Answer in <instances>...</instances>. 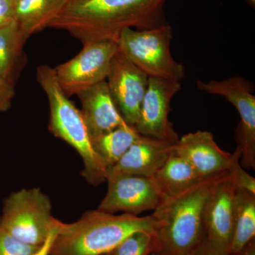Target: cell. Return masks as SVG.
Returning a JSON list of instances; mask_svg holds the SVG:
<instances>
[{"mask_svg":"<svg viewBox=\"0 0 255 255\" xmlns=\"http://www.w3.org/2000/svg\"><path fill=\"white\" fill-rule=\"evenodd\" d=\"M166 0H68L49 28L63 30L82 44L102 41L118 43L124 30L159 27L168 23Z\"/></svg>","mask_w":255,"mask_h":255,"instance_id":"cell-1","label":"cell"},{"mask_svg":"<svg viewBox=\"0 0 255 255\" xmlns=\"http://www.w3.org/2000/svg\"><path fill=\"white\" fill-rule=\"evenodd\" d=\"M225 173L205 178L187 190L167 196L154 210L150 255H188L205 239L204 204L215 182Z\"/></svg>","mask_w":255,"mask_h":255,"instance_id":"cell-2","label":"cell"},{"mask_svg":"<svg viewBox=\"0 0 255 255\" xmlns=\"http://www.w3.org/2000/svg\"><path fill=\"white\" fill-rule=\"evenodd\" d=\"M155 221L147 216H116L100 210L88 211L73 223L59 221L50 255H104L133 233H153Z\"/></svg>","mask_w":255,"mask_h":255,"instance_id":"cell-3","label":"cell"},{"mask_svg":"<svg viewBox=\"0 0 255 255\" xmlns=\"http://www.w3.org/2000/svg\"><path fill=\"white\" fill-rule=\"evenodd\" d=\"M36 79L49 103L50 132L73 147L82 159V175L87 182L98 186L107 181V169L96 154L81 111L70 100L57 81L54 68L42 65Z\"/></svg>","mask_w":255,"mask_h":255,"instance_id":"cell-4","label":"cell"},{"mask_svg":"<svg viewBox=\"0 0 255 255\" xmlns=\"http://www.w3.org/2000/svg\"><path fill=\"white\" fill-rule=\"evenodd\" d=\"M172 38L168 23L149 29L127 28L119 37V50L149 78L180 82L185 70L171 54Z\"/></svg>","mask_w":255,"mask_h":255,"instance_id":"cell-5","label":"cell"},{"mask_svg":"<svg viewBox=\"0 0 255 255\" xmlns=\"http://www.w3.org/2000/svg\"><path fill=\"white\" fill-rule=\"evenodd\" d=\"M52 215L50 198L40 188L21 189L11 193L3 204L1 226L18 241L38 247L57 221Z\"/></svg>","mask_w":255,"mask_h":255,"instance_id":"cell-6","label":"cell"},{"mask_svg":"<svg viewBox=\"0 0 255 255\" xmlns=\"http://www.w3.org/2000/svg\"><path fill=\"white\" fill-rule=\"evenodd\" d=\"M118 43L92 42L83 45L81 51L54 68L57 81L68 97L107 80L112 60L118 53Z\"/></svg>","mask_w":255,"mask_h":255,"instance_id":"cell-7","label":"cell"},{"mask_svg":"<svg viewBox=\"0 0 255 255\" xmlns=\"http://www.w3.org/2000/svg\"><path fill=\"white\" fill-rule=\"evenodd\" d=\"M201 92L224 97L237 110L241 123L236 130L241 164L244 168L255 167V96L253 85L241 76L205 82L196 80Z\"/></svg>","mask_w":255,"mask_h":255,"instance_id":"cell-8","label":"cell"},{"mask_svg":"<svg viewBox=\"0 0 255 255\" xmlns=\"http://www.w3.org/2000/svg\"><path fill=\"white\" fill-rule=\"evenodd\" d=\"M108 189L98 209L115 214L137 215L154 211L167 197L154 177L120 176L107 179Z\"/></svg>","mask_w":255,"mask_h":255,"instance_id":"cell-9","label":"cell"},{"mask_svg":"<svg viewBox=\"0 0 255 255\" xmlns=\"http://www.w3.org/2000/svg\"><path fill=\"white\" fill-rule=\"evenodd\" d=\"M180 82L149 78L135 128L139 134L176 142L179 137L169 121L170 103L180 91Z\"/></svg>","mask_w":255,"mask_h":255,"instance_id":"cell-10","label":"cell"},{"mask_svg":"<svg viewBox=\"0 0 255 255\" xmlns=\"http://www.w3.org/2000/svg\"><path fill=\"white\" fill-rule=\"evenodd\" d=\"M149 77L120 51L115 55L107 78V85L126 122L135 127Z\"/></svg>","mask_w":255,"mask_h":255,"instance_id":"cell-11","label":"cell"},{"mask_svg":"<svg viewBox=\"0 0 255 255\" xmlns=\"http://www.w3.org/2000/svg\"><path fill=\"white\" fill-rule=\"evenodd\" d=\"M238 188L228 172L215 182L203 210L206 238L228 252L232 238Z\"/></svg>","mask_w":255,"mask_h":255,"instance_id":"cell-12","label":"cell"},{"mask_svg":"<svg viewBox=\"0 0 255 255\" xmlns=\"http://www.w3.org/2000/svg\"><path fill=\"white\" fill-rule=\"evenodd\" d=\"M174 144L140 135L119 162L107 170V179L120 176L153 177L173 152Z\"/></svg>","mask_w":255,"mask_h":255,"instance_id":"cell-13","label":"cell"},{"mask_svg":"<svg viewBox=\"0 0 255 255\" xmlns=\"http://www.w3.org/2000/svg\"><path fill=\"white\" fill-rule=\"evenodd\" d=\"M174 148L202 178L227 172L232 157V154L218 145L214 135L207 130H198L182 135L174 144Z\"/></svg>","mask_w":255,"mask_h":255,"instance_id":"cell-14","label":"cell"},{"mask_svg":"<svg viewBox=\"0 0 255 255\" xmlns=\"http://www.w3.org/2000/svg\"><path fill=\"white\" fill-rule=\"evenodd\" d=\"M81 113L91 138L127 124L112 98L107 80L79 93Z\"/></svg>","mask_w":255,"mask_h":255,"instance_id":"cell-15","label":"cell"},{"mask_svg":"<svg viewBox=\"0 0 255 255\" xmlns=\"http://www.w3.org/2000/svg\"><path fill=\"white\" fill-rule=\"evenodd\" d=\"M68 0H16L14 20L26 41L48 27L62 12Z\"/></svg>","mask_w":255,"mask_h":255,"instance_id":"cell-16","label":"cell"},{"mask_svg":"<svg viewBox=\"0 0 255 255\" xmlns=\"http://www.w3.org/2000/svg\"><path fill=\"white\" fill-rule=\"evenodd\" d=\"M153 177L167 196L176 195L205 179L201 177L187 159L176 152L174 148Z\"/></svg>","mask_w":255,"mask_h":255,"instance_id":"cell-17","label":"cell"},{"mask_svg":"<svg viewBox=\"0 0 255 255\" xmlns=\"http://www.w3.org/2000/svg\"><path fill=\"white\" fill-rule=\"evenodd\" d=\"M26 41L15 20L0 26V76L14 85L24 65Z\"/></svg>","mask_w":255,"mask_h":255,"instance_id":"cell-18","label":"cell"},{"mask_svg":"<svg viewBox=\"0 0 255 255\" xmlns=\"http://www.w3.org/2000/svg\"><path fill=\"white\" fill-rule=\"evenodd\" d=\"M255 237V194L238 189L234 226L228 253L241 255Z\"/></svg>","mask_w":255,"mask_h":255,"instance_id":"cell-19","label":"cell"},{"mask_svg":"<svg viewBox=\"0 0 255 255\" xmlns=\"http://www.w3.org/2000/svg\"><path fill=\"white\" fill-rule=\"evenodd\" d=\"M135 127L125 124L98 136L92 137L96 154L107 170L115 165L139 137Z\"/></svg>","mask_w":255,"mask_h":255,"instance_id":"cell-20","label":"cell"},{"mask_svg":"<svg viewBox=\"0 0 255 255\" xmlns=\"http://www.w3.org/2000/svg\"><path fill=\"white\" fill-rule=\"evenodd\" d=\"M153 246V233L139 231L122 241L109 255H150Z\"/></svg>","mask_w":255,"mask_h":255,"instance_id":"cell-21","label":"cell"},{"mask_svg":"<svg viewBox=\"0 0 255 255\" xmlns=\"http://www.w3.org/2000/svg\"><path fill=\"white\" fill-rule=\"evenodd\" d=\"M241 152L236 148L232 154L231 164L228 169V173L232 179L238 189H243L255 194V179L245 170L240 162Z\"/></svg>","mask_w":255,"mask_h":255,"instance_id":"cell-22","label":"cell"},{"mask_svg":"<svg viewBox=\"0 0 255 255\" xmlns=\"http://www.w3.org/2000/svg\"><path fill=\"white\" fill-rule=\"evenodd\" d=\"M38 247L29 246L18 241L0 223V255H31Z\"/></svg>","mask_w":255,"mask_h":255,"instance_id":"cell-23","label":"cell"},{"mask_svg":"<svg viewBox=\"0 0 255 255\" xmlns=\"http://www.w3.org/2000/svg\"><path fill=\"white\" fill-rule=\"evenodd\" d=\"M14 85L0 76V114L11 108L15 95Z\"/></svg>","mask_w":255,"mask_h":255,"instance_id":"cell-24","label":"cell"},{"mask_svg":"<svg viewBox=\"0 0 255 255\" xmlns=\"http://www.w3.org/2000/svg\"><path fill=\"white\" fill-rule=\"evenodd\" d=\"M188 255H230L224 248L206 238L190 254Z\"/></svg>","mask_w":255,"mask_h":255,"instance_id":"cell-25","label":"cell"},{"mask_svg":"<svg viewBox=\"0 0 255 255\" xmlns=\"http://www.w3.org/2000/svg\"><path fill=\"white\" fill-rule=\"evenodd\" d=\"M16 0H0V26L14 21Z\"/></svg>","mask_w":255,"mask_h":255,"instance_id":"cell-26","label":"cell"},{"mask_svg":"<svg viewBox=\"0 0 255 255\" xmlns=\"http://www.w3.org/2000/svg\"><path fill=\"white\" fill-rule=\"evenodd\" d=\"M58 222H59V220H57L54 228L50 231L46 241L43 242L41 246L38 247L31 255H50L52 248H53V243H54L55 237L58 233Z\"/></svg>","mask_w":255,"mask_h":255,"instance_id":"cell-27","label":"cell"},{"mask_svg":"<svg viewBox=\"0 0 255 255\" xmlns=\"http://www.w3.org/2000/svg\"><path fill=\"white\" fill-rule=\"evenodd\" d=\"M241 255H255V240L252 241L244 251L243 252Z\"/></svg>","mask_w":255,"mask_h":255,"instance_id":"cell-28","label":"cell"},{"mask_svg":"<svg viewBox=\"0 0 255 255\" xmlns=\"http://www.w3.org/2000/svg\"><path fill=\"white\" fill-rule=\"evenodd\" d=\"M250 4H251L252 6L255 7V0H249Z\"/></svg>","mask_w":255,"mask_h":255,"instance_id":"cell-29","label":"cell"},{"mask_svg":"<svg viewBox=\"0 0 255 255\" xmlns=\"http://www.w3.org/2000/svg\"><path fill=\"white\" fill-rule=\"evenodd\" d=\"M109 255V254H107V255Z\"/></svg>","mask_w":255,"mask_h":255,"instance_id":"cell-30","label":"cell"}]
</instances>
